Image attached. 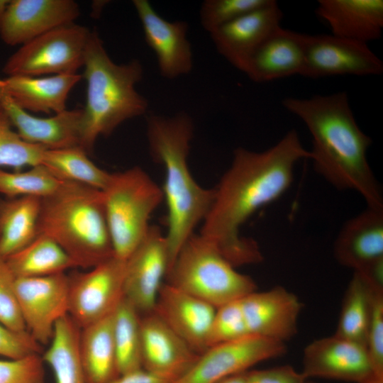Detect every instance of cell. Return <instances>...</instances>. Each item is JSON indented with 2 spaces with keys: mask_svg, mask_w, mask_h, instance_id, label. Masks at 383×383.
<instances>
[{
  "mask_svg": "<svg viewBox=\"0 0 383 383\" xmlns=\"http://www.w3.org/2000/svg\"><path fill=\"white\" fill-rule=\"evenodd\" d=\"M114 256L126 260L146 235L162 188L141 167L111 173L102 190Z\"/></svg>",
  "mask_w": 383,
  "mask_h": 383,
  "instance_id": "obj_7",
  "label": "cell"
},
{
  "mask_svg": "<svg viewBox=\"0 0 383 383\" xmlns=\"http://www.w3.org/2000/svg\"><path fill=\"white\" fill-rule=\"evenodd\" d=\"M41 199L35 196L0 199V257L6 259L38 235Z\"/></svg>",
  "mask_w": 383,
  "mask_h": 383,
  "instance_id": "obj_27",
  "label": "cell"
},
{
  "mask_svg": "<svg viewBox=\"0 0 383 383\" xmlns=\"http://www.w3.org/2000/svg\"><path fill=\"white\" fill-rule=\"evenodd\" d=\"M194 131L193 119L185 111L171 116L150 113L147 117L150 157L165 171L162 190L167 205L165 235L170 255L169 270L182 246L205 218L214 198L213 188L199 184L188 165Z\"/></svg>",
  "mask_w": 383,
  "mask_h": 383,
  "instance_id": "obj_3",
  "label": "cell"
},
{
  "mask_svg": "<svg viewBox=\"0 0 383 383\" xmlns=\"http://www.w3.org/2000/svg\"><path fill=\"white\" fill-rule=\"evenodd\" d=\"M305 43L306 34L279 26L255 52L244 73L257 83L301 75Z\"/></svg>",
  "mask_w": 383,
  "mask_h": 383,
  "instance_id": "obj_23",
  "label": "cell"
},
{
  "mask_svg": "<svg viewBox=\"0 0 383 383\" xmlns=\"http://www.w3.org/2000/svg\"><path fill=\"white\" fill-rule=\"evenodd\" d=\"M377 290L354 272L344 295L335 335L365 347L373 299ZM366 348V347H365Z\"/></svg>",
  "mask_w": 383,
  "mask_h": 383,
  "instance_id": "obj_30",
  "label": "cell"
},
{
  "mask_svg": "<svg viewBox=\"0 0 383 383\" xmlns=\"http://www.w3.org/2000/svg\"><path fill=\"white\" fill-rule=\"evenodd\" d=\"M170 284L215 308L256 291V284L241 274L200 233H194L182 246L167 274Z\"/></svg>",
  "mask_w": 383,
  "mask_h": 383,
  "instance_id": "obj_6",
  "label": "cell"
},
{
  "mask_svg": "<svg viewBox=\"0 0 383 383\" xmlns=\"http://www.w3.org/2000/svg\"><path fill=\"white\" fill-rule=\"evenodd\" d=\"M303 159H310V152L294 129L265 150H234L231 165L213 188L214 198L199 233L234 267L263 260L257 243L240 234L241 227L287 192L295 165Z\"/></svg>",
  "mask_w": 383,
  "mask_h": 383,
  "instance_id": "obj_1",
  "label": "cell"
},
{
  "mask_svg": "<svg viewBox=\"0 0 383 383\" xmlns=\"http://www.w3.org/2000/svg\"><path fill=\"white\" fill-rule=\"evenodd\" d=\"M132 4L141 23L145 43L155 55L160 75L174 79L189 74L194 59L187 36L188 23L166 20L148 0H133Z\"/></svg>",
  "mask_w": 383,
  "mask_h": 383,
  "instance_id": "obj_14",
  "label": "cell"
},
{
  "mask_svg": "<svg viewBox=\"0 0 383 383\" xmlns=\"http://www.w3.org/2000/svg\"><path fill=\"white\" fill-rule=\"evenodd\" d=\"M286 352L284 343L257 335L213 345L199 355L189 370L173 383H216Z\"/></svg>",
  "mask_w": 383,
  "mask_h": 383,
  "instance_id": "obj_10",
  "label": "cell"
},
{
  "mask_svg": "<svg viewBox=\"0 0 383 383\" xmlns=\"http://www.w3.org/2000/svg\"><path fill=\"white\" fill-rule=\"evenodd\" d=\"M249 335L240 299L216 309L208 338V348Z\"/></svg>",
  "mask_w": 383,
  "mask_h": 383,
  "instance_id": "obj_36",
  "label": "cell"
},
{
  "mask_svg": "<svg viewBox=\"0 0 383 383\" xmlns=\"http://www.w3.org/2000/svg\"><path fill=\"white\" fill-rule=\"evenodd\" d=\"M142 367L171 382L184 375L199 355L153 311L141 316Z\"/></svg>",
  "mask_w": 383,
  "mask_h": 383,
  "instance_id": "obj_18",
  "label": "cell"
},
{
  "mask_svg": "<svg viewBox=\"0 0 383 383\" xmlns=\"http://www.w3.org/2000/svg\"><path fill=\"white\" fill-rule=\"evenodd\" d=\"M9 1L8 0H0V16L4 13L6 6L8 5Z\"/></svg>",
  "mask_w": 383,
  "mask_h": 383,
  "instance_id": "obj_44",
  "label": "cell"
},
{
  "mask_svg": "<svg viewBox=\"0 0 383 383\" xmlns=\"http://www.w3.org/2000/svg\"><path fill=\"white\" fill-rule=\"evenodd\" d=\"M81 328L69 314L55 324L49 347L42 356L56 383H87L79 355Z\"/></svg>",
  "mask_w": 383,
  "mask_h": 383,
  "instance_id": "obj_28",
  "label": "cell"
},
{
  "mask_svg": "<svg viewBox=\"0 0 383 383\" xmlns=\"http://www.w3.org/2000/svg\"><path fill=\"white\" fill-rule=\"evenodd\" d=\"M216 383H248V381L244 372L228 377Z\"/></svg>",
  "mask_w": 383,
  "mask_h": 383,
  "instance_id": "obj_43",
  "label": "cell"
},
{
  "mask_svg": "<svg viewBox=\"0 0 383 383\" xmlns=\"http://www.w3.org/2000/svg\"><path fill=\"white\" fill-rule=\"evenodd\" d=\"M15 281L16 277L6 260L0 257V324L12 331L26 333L28 331L21 313Z\"/></svg>",
  "mask_w": 383,
  "mask_h": 383,
  "instance_id": "obj_37",
  "label": "cell"
},
{
  "mask_svg": "<svg viewBox=\"0 0 383 383\" xmlns=\"http://www.w3.org/2000/svg\"><path fill=\"white\" fill-rule=\"evenodd\" d=\"M45 148L23 140L13 129L12 123L0 105V167H11L16 171L41 164Z\"/></svg>",
  "mask_w": 383,
  "mask_h": 383,
  "instance_id": "obj_34",
  "label": "cell"
},
{
  "mask_svg": "<svg viewBox=\"0 0 383 383\" xmlns=\"http://www.w3.org/2000/svg\"><path fill=\"white\" fill-rule=\"evenodd\" d=\"M283 13L276 1L252 11L209 33L217 50L244 73L255 52L280 26Z\"/></svg>",
  "mask_w": 383,
  "mask_h": 383,
  "instance_id": "obj_17",
  "label": "cell"
},
{
  "mask_svg": "<svg viewBox=\"0 0 383 383\" xmlns=\"http://www.w3.org/2000/svg\"><path fill=\"white\" fill-rule=\"evenodd\" d=\"M15 289L27 331L40 345L49 344L56 323L68 314L69 276L18 277Z\"/></svg>",
  "mask_w": 383,
  "mask_h": 383,
  "instance_id": "obj_11",
  "label": "cell"
},
{
  "mask_svg": "<svg viewBox=\"0 0 383 383\" xmlns=\"http://www.w3.org/2000/svg\"><path fill=\"white\" fill-rule=\"evenodd\" d=\"M216 308L170 284L164 283L154 311L198 355L208 348Z\"/></svg>",
  "mask_w": 383,
  "mask_h": 383,
  "instance_id": "obj_20",
  "label": "cell"
},
{
  "mask_svg": "<svg viewBox=\"0 0 383 383\" xmlns=\"http://www.w3.org/2000/svg\"><path fill=\"white\" fill-rule=\"evenodd\" d=\"M365 347L374 376L383 379V291L374 296Z\"/></svg>",
  "mask_w": 383,
  "mask_h": 383,
  "instance_id": "obj_39",
  "label": "cell"
},
{
  "mask_svg": "<svg viewBox=\"0 0 383 383\" xmlns=\"http://www.w3.org/2000/svg\"><path fill=\"white\" fill-rule=\"evenodd\" d=\"M5 260L16 278L52 275L76 267L66 252L44 234H38L30 243Z\"/></svg>",
  "mask_w": 383,
  "mask_h": 383,
  "instance_id": "obj_29",
  "label": "cell"
},
{
  "mask_svg": "<svg viewBox=\"0 0 383 383\" xmlns=\"http://www.w3.org/2000/svg\"><path fill=\"white\" fill-rule=\"evenodd\" d=\"M272 0H205L199 10L200 23L209 33L236 18L270 4Z\"/></svg>",
  "mask_w": 383,
  "mask_h": 383,
  "instance_id": "obj_35",
  "label": "cell"
},
{
  "mask_svg": "<svg viewBox=\"0 0 383 383\" xmlns=\"http://www.w3.org/2000/svg\"><path fill=\"white\" fill-rule=\"evenodd\" d=\"M58 178L102 191L111 173L96 166L80 147L46 149L41 164Z\"/></svg>",
  "mask_w": 383,
  "mask_h": 383,
  "instance_id": "obj_31",
  "label": "cell"
},
{
  "mask_svg": "<svg viewBox=\"0 0 383 383\" xmlns=\"http://www.w3.org/2000/svg\"><path fill=\"white\" fill-rule=\"evenodd\" d=\"M68 182L58 178L43 165L12 172L0 168V193L7 198H46L57 193Z\"/></svg>",
  "mask_w": 383,
  "mask_h": 383,
  "instance_id": "obj_33",
  "label": "cell"
},
{
  "mask_svg": "<svg viewBox=\"0 0 383 383\" xmlns=\"http://www.w3.org/2000/svg\"><path fill=\"white\" fill-rule=\"evenodd\" d=\"M91 31L74 23L50 30L22 45L3 67L8 77L76 74L84 66Z\"/></svg>",
  "mask_w": 383,
  "mask_h": 383,
  "instance_id": "obj_8",
  "label": "cell"
},
{
  "mask_svg": "<svg viewBox=\"0 0 383 383\" xmlns=\"http://www.w3.org/2000/svg\"><path fill=\"white\" fill-rule=\"evenodd\" d=\"M41 350V345L29 333L12 331L0 324V355L18 359L40 353Z\"/></svg>",
  "mask_w": 383,
  "mask_h": 383,
  "instance_id": "obj_40",
  "label": "cell"
},
{
  "mask_svg": "<svg viewBox=\"0 0 383 383\" xmlns=\"http://www.w3.org/2000/svg\"><path fill=\"white\" fill-rule=\"evenodd\" d=\"M306 383H316V382L309 381V379Z\"/></svg>",
  "mask_w": 383,
  "mask_h": 383,
  "instance_id": "obj_46",
  "label": "cell"
},
{
  "mask_svg": "<svg viewBox=\"0 0 383 383\" xmlns=\"http://www.w3.org/2000/svg\"><path fill=\"white\" fill-rule=\"evenodd\" d=\"M141 316L124 297L113 313V335L120 375L143 369Z\"/></svg>",
  "mask_w": 383,
  "mask_h": 383,
  "instance_id": "obj_32",
  "label": "cell"
},
{
  "mask_svg": "<svg viewBox=\"0 0 383 383\" xmlns=\"http://www.w3.org/2000/svg\"><path fill=\"white\" fill-rule=\"evenodd\" d=\"M79 13L73 0H11L0 16V38L9 45H22L74 23Z\"/></svg>",
  "mask_w": 383,
  "mask_h": 383,
  "instance_id": "obj_15",
  "label": "cell"
},
{
  "mask_svg": "<svg viewBox=\"0 0 383 383\" xmlns=\"http://www.w3.org/2000/svg\"><path fill=\"white\" fill-rule=\"evenodd\" d=\"M316 13L333 35L366 44L381 38L382 0H319Z\"/></svg>",
  "mask_w": 383,
  "mask_h": 383,
  "instance_id": "obj_24",
  "label": "cell"
},
{
  "mask_svg": "<svg viewBox=\"0 0 383 383\" xmlns=\"http://www.w3.org/2000/svg\"><path fill=\"white\" fill-rule=\"evenodd\" d=\"M110 383H172L155 376L143 369L119 375Z\"/></svg>",
  "mask_w": 383,
  "mask_h": 383,
  "instance_id": "obj_42",
  "label": "cell"
},
{
  "mask_svg": "<svg viewBox=\"0 0 383 383\" xmlns=\"http://www.w3.org/2000/svg\"><path fill=\"white\" fill-rule=\"evenodd\" d=\"M240 302L249 335L284 343L297 333L303 304L283 287L252 292Z\"/></svg>",
  "mask_w": 383,
  "mask_h": 383,
  "instance_id": "obj_19",
  "label": "cell"
},
{
  "mask_svg": "<svg viewBox=\"0 0 383 383\" xmlns=\"http://www.w3.org/2000/svg\"><path fill=\"white\" fill-rule=\"evenodd\" d=\"M169 267L165 235L159 226L151 225L125 265L123 297L140 316L154 311Z\"/></svg>",
  "mask_w": 383,
  "mask_h": 383,
  "instance_id": "obj_12",
  "label": "cell"
},
{
  "mask_svg": "<svg viewBox=\"0 0 383 383\" xmlns=\"http://www.w3.org/2000/svg\"><path fill=\"white\" fill-rule=\"evenodd\" d=\"M248 383H306L304 374L290 365L245 372Z\"/></svg>",
  "mask_w": 383,
  "mask_h": 383,
  "instance_id": "obj_41",
  "label": "cell"
},
{
  "mask_svg": "<svg viewBox=\"0 0 383 383\" xmlns=\"http://www.w3.org/2000/svg\"><path fill=\"white\" fill-rule=\"evenodd\" d=\"M0 105L26 142L49 150L80 147L82 109H66L46 118L35 116L15 104L1 86Z\"/></svg>",
  "mask_w": 383,
  "mask_h": 383,
  "instance_id": "obj_21",
  "label": "cell"
},
{
  "mask_svg": "<svg viewBox=\"0 0 383 383\" xmlns=\"http://www.w3.org/2000/svg\"><path fill=\"white\" fill-rule=\"evenodd\" d=\"M43 364L40 353L0 360V383H46Z\"/></svg>",
  "mask_w": 383,
  "mask_h": 383,
  "instance_id": "obj_38",
  "label": "cell"
},
{
  "mask_svg": "<svg viewBox=\"0 0 383 383\" xmlns=\"http://www.w3.org/2000/svg\"><path fill=\"white\" fill-rule=\"evenodd\" d=\"M126 260L113 256L69 276L68 314L82 328L111 315L124 296Z\"/></svg>",
  "mask_w": 383,
  "mask_h": 383,
  "instance_id": "obj_9",
  "label": "cell"
},
{
  "mask_svg": "<svg viewBox=\"0 0 383 383\" xmlns=\"http://www.w3.org/2000/svg\"><path fill=\"white\" fill-rule=\"evenodd\" d=\"M38 232L54 240L76 267L90 269L114 256L103 192L87 185L68 182L42 199Z\"/></svg>",
  "mask_w": 383,
  "mask_h": 383,
  "instance_id": "obj_5",
  "label": "cell"
},
{
  "mask_svg": "<svg viewBox=\"0 0 383 383\" xmlns=\"http://www.w3.org/2000/svg\"><path fill=\"white\" fill-rule=\"evenodd\" d=\"M83 67L87 99L80 147L89 154L99 136H109L126 121L145 115L149 105L135 89L143 77L141 62L133 59L116 64L95 31L91 32Z\"/></svg>",
  "mask_w": 383,
  "mask_h": 383,
  "instance_id": "obj_4",
  "label": "cell"
},
{
  "mask_svg": "<svg viewBox=\"0 0 383 383\" xmlns=\"http://www.w3.org/2000/svg\"><path fill=\"white\" fill-rule=\"evenodd\" d=\"M336 260L354 272L383 259V208H367L347 220L334 243Z\"/></svg>",
  "mask_w": 383,
  "mask_h": 383,
  "instance_id": "obj_22",
  "label": "cell"
},
{
  "mask_svg": "<svg viewBox=\"0 0 383 383\" xmlns=\"http://www.w3.org/2000/svg\"><path fill=\"white\" fill-rule=\"evenodd\" d=\"M362 383H383V379L374 377Z\"/></svg>",
  "mask_w": 383,
  "mask_h": 383,
  "instance_id": "obj_45",
  "label": "cell"
},
{
  "mask_svg": "<svg viewBox=\"0 0 383 383\" xmlns=\"http://www.w3.org/2000/svg\"><path fill=\"white\" fill-rule=\"evenodd\" d=\"M301 373L307 379L324 378L354 383L376 377L366 348L335 335L317 339L305 348Z\"/></svg>",
  "mask_w": 383,
  "mask_h": 383,
  "instance_id": "obj_16",
  "label": "cell"
},
{
  "mask_svg": "<svg viewBox=\"0 0 383 383\" xmlns=\"http://www.w3.org/2000/svg\"><path fill=\"white\" fill-rule=\"evenodd\" d=\"M113 313L81 328L79 355L87 383H110L120 375L113 335Z\"/></svg>",
  "mask_w": 383,
  "mask_h": 383,
  "instance_id": "obj_26",
  "label": "cell"
},
{
  "mask_svg": "<svg viewBox=\"0 0 383 383\" xmlns=\"http://www.w3.org/2000/svg\"><path fill=\"white\" fill-rule=\"evenodd\" d=\"M282 106L308 128L315 171L336 189L357 192L367 206L383 208L382 189L367 157L372 139L357 125L347 93L288 97Z\"/></svg>",
  "mask_w": 383,
  "mask_h": 383,
  "instance_id": "obj_2",
  "label": "cell"
},
{
  "mask_svg": "<svg viewBox=\"0 0 383 383\" xmlns=\"http://www.w3.org/2000/svg\"><path fill=\"white\" fill-rule=\"evenodd\" d=\"M382 72V61L366 43L333 35L306 34L301 76L309 78L345 74L370 76Z\"/></svg>",
  "mask_w": 383,
  "mask_h": 383,
  "instance_id": "obj_13",
  "label": "cell"
},
{
  "mask_svg": "<svg viewBox=\"0 0 383 383\" xmlns=\"http://www.w3.org/2000/svg\"><path fill=\"white\" fill-rule=\"evenodd\" d=\"M78 73L48 77L10 76L0 86L12 101L26 111L55 114L65 111L70 91L82 79Z\"/></svg>",
  "mask_w": 383,
  "mask_h": 383,
  "instance_id": "obj_25",
  "label": "cell"
}]
</instances>
